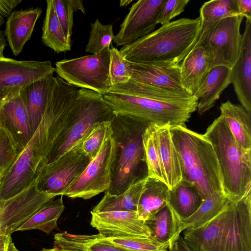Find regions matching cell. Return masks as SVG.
I'll use <instances>...</instances> for the list:
<instances>
[{
  "label": "cell",
  "instance_id": "836d02e7",
  "mask_svg": "<svg viewBox=\"0 0 251 251\" xmlns=\"http://www.w3.org/2000/svg\"><path fill=\"white\" fill-rule=\"evenodd\" d=\"M142 142L148 176L165 183L156 139L155 125L148 126L142 135Z\"/></svg>",
  "mask_w": 251,
  "mask_h": 251
},
{
  "label": "cell",
  "instance_id": "277c9868",
  "mask_svg": "<svg viewBox=\"0 0 251 251\" xmlns=\"http://www.w3.org/2000/svg\"><path fill=\"white\" fill-rule=\"evenodd\" d=\"M170 131L180 159L182 180L193 185L202 200L224 195L220 166L210 141L186 126H170Z\"/></svg>",
  "mask_w": 251,
  "mask_h": 251
},
{
  "label": "cell",
  "instance_id": "8992f818",
  "mask_svg": "<svg viewBox=\"0 0 251 251\" xmlns=\"http://www.w3.org/2000/svg\"><path fill=\"white\" fill-rule=\"evenodd\" d=\"M203 135L216 154L225 197L228 201H239L251 191V150H245L237 142L221 115Z\"/></svg>",
  "mask_w": 251,
  "mask_h": 251
},
{
  "label": "cell",
  "instance_id": "e0dca14e",
  "mask_svg": "<svg viewBox=\"0 0 251 251\" xmlns=\"http://www.w3.org/2000/svg\"><path fill=\"white\" fill-rule=\"evenodd\" d=\"M0 127L24 149L33 135L24 89L0 105Z\"/></svg>",
  "mask_w": 251,
  "mask_h": 251
},
{
  "label": "cell",
  "instance_id": "b9f144b4",
  "mask_svg": "<svg viewBox=\"0 0 251 251\" xmlns=\"http://www.w3.org/2000/svg\"><path fill=\"white\" fill-rule=\"evenodd\" d=\"M190 0H165L157 16V24L161 25L180 15L185 10Z\"/></svg>",
  "mask_w": 251,
  "mask_h": 251
},
{
  "label": "cell",
  "instance_id": "8d00e7d4",
  "mask_svg": "<svg viewBox=\"0 0 251 251\" xmlns=\"http://www.w3.org/2000/svg\"><path fill=\"white\" fill-rule=\"evenodd\" d=\"M104 238L110 243L130 251H168V243H162L152 237Z\"/></svg>",
  "mask_w": 251,
  "mask_h": 251
},
{
  "label": "cell",
  "instance_id": "ac0fdd59",
  "mask_svg": "<svg viewBox=\"0 0 251 251\" xmlns=\"http://www.w3.org/2000/svg\"><path fill=\"white\" fill-rule=\"evenodd\" d=\"M130 80L168 90L187 92L181 81L180 64L130 62Z\"/></svg>",
  "mask_w": 251,
  "mask_h": 251
},
{
  "label": "cell",
  "instance_id": "9c48e42d",
  "mask_svg": "<svg viewBox=\"0 0 251 251\" xmlns=\"http://www.w3.org/2000/svg\"><path fill=\"white\" fill-rule=\"evenodd\" d=\"M244 16L234 14L206 25L194 47H201L210 60L212 68L223 66L231 69L238 60L241 48L240 26Z\"/></svg>",
  "mask_w": 251,
  "mask_h": 251
},
{
  "label": "cell",
  "instance_id": "6da1fadb",
  "mask_svg": "<svg viewBox=\"0 0 251 251\" xmlns=\"http://www.w3.org/2000/svg\"><path fill=\"white\" fill-rule=\"evenodd\" d=\"M103 99L114 114L146 124L186 126L198 99L179 92L129 80L112 85Z\"/></svg>",
  "mask_w": 251,
  "mask_h": 251
},
{
  "label": "cell",
  "instance_id": "c3c4849f",
  "mask_svg": "<svg viewBox=\"0 0 251 251\" xmlns=\"http://www.w3.org/2000/svg\"><path fill=\"white\" fill-rule=\"evenodd\" d=\"M6 46V41L4 33L0 30V58L4 57L3 51Z\"/></svg>",
  "mask_w": 251,
  "mask_h": 251
},
{
  "label": "cell",
  "instance_id": "30bf717a",
  "mask_svg": "<svg viewBox=\"0 0 251 251\" xmlns=\"http://www.w3.org/2000/svg\"><path fill=\"white\" fill-rule=\"evenodd\" d=\"M110 47L98 54L88 55L55 63L58 76L76 87L92 90L102 95L110 88Z\"/></svg>",
  "mask_w": 251,
  "mask_h": 251
},
{
  "label": "cell",
  "instance_id": "9a60e30c",
  "mask_svg": "<svg viewBox=\"0 0 251 251\" xmlns=\"http://www.w3.org/2000/svg\"><path fill=\"white\" fill-rule=\"evenodd\" d=\"M165 0H139L132 4L113 41L117 46L130 44L154 30L159 8Z\"/></svg>",
  "mask_w": 251,
  "mask_h": 251
},
{
  "label": "cell",
  "instance_id": "7c38bea8",
  "mask_svg": "<svg viewBox=\"0 0 251 251\" xmlns=\"http://www.w3.org/2000/svg\"><path fill=\"white\" fill-rule=\"evenodd\" d=\"M114 149V141L110 136L99 154L90 160L86 169L66 189L63 196L88 200L106 191L110 184Z\"/></svg>",
  "mask_w": 251,
  "mask_h": 251
},
{
  "label": "cell",
  "instance_id": "4316f807",
  "mask_svg": "<svg viewBox=\"0 0 251 251\" xmlns=\"http://www.w3.org/2000/svg\"><path fill=\"white\" fill-rule=\"evenodd\" d=\"M54 79L55 77L51 75L34 82L24 88L33 134L38 128L44 114Z\"/></svg>",
  "mask_w": 251,
  "mask_h": 251
},
{
  "label": "cell",
  "instance_id": "2e32d148",
  "mask_svg": "<svg viewBox=\"0 0 251 251\" xmlns=\"http://www.w3.org/2000/svg\"><path fill=\"white\" fill-rule=\"evenodd\" d=\"M91 225L105 238L151 237L150 228L136 211L91 212Z\"/></svg>",
  "mask_w": 251,
  "mask_h": 251
},
{
  "label": "cell",
  "instance_id": "7a4b0ae2",
  "mask_svg": "<svg viewBox=\"0 0 251 251\" xmlns=\"http://www.w3.org/2000/svg\"><path fill=\"white\" fill-rule=\"evenodd\" d=\"M183 235L192 251H251V191L228 200L212 219Z\"/></svg>",
  "mask_w": 251,
  "mask_h": 251
},
{
  "label": "cell",
  "instance_id": "e575fe53",
  "mask_svg": "<svg viewBox=\"0 0 251 251\" xmlns=\"http://www.w3.org/2000/svg\"><path fill=\"white\" fill-rule=\"evenodd\" d=\"M239 14L236 0H212L204 2L200 9L201 25L216 22Z\"/></svg>",
  "mask_w": 251,
  "mask_h": 251
},
{
  "label": "cell",
  "instance_id": "ba28073f",
  "mask_svg": "<svg viewBox=\"0 0 251 251\" xmlns=\"http://www.w3.org/2000/svg\"><path fill=\"white\" fill-rule=\"evenodd\" d=\"M52 119L45 112L30 140L0 180V199L7 200L25 189L37 178L39 169L51 147Z\"/></svg>",
  "mask_w": 251,
  "mask_h": 251
},
{
  "label": "cell",
  "instance_id": "d6986e66",
  "mask_svg": "<svg viewBox=\"0 0 251 251\" xmlns=\"http://www.w3.org/2000/svg\"><path fill=\"white\" fill-rule=\"evenodd\" d=\"M231 83L241 105L251 114V19H246L239 58L231 68Z\"/></svg>",
  "mask_w": 251,
  "mask_h": 251
},
{
  "label": "cell",
  "instance_id": "52a82bcc",
  "mask_svg": "<svg viewBox=\"0 0 251 251\" xmlns=\"http://www.w3.org/2000/svg\"><path fill=\"white\" fill-rule=\"evenodd\" d=\"M114 115L103 95L89 89H79L67 123L41 165L56 160L82 144L95 127L102 122L111 121Z\"/></svg>",
  "mask_w": 251,
  "mask_h": 251
},
{
  "label": "cell",
  "instance_id": "7402d4cb",
  "mask_svg": "<svg viewBox=\"0 0 251 251\" xmlns=\"http://www.w3.org/2000/svg\"><path fill=\"white\" fill-rule=\"evenodd\" d=\"M169 125H156V139L165 184L172 189L182 180L181 167Z\"/></svg>",
  "mask_w": 251,
  "mask_h": 251
},
{
  "label": "cell",
  "instance_id": "4fadbf2b",
  "mask_svg": "<svg viewBox=\"0 0 251 251\" xmlns=\"http://www.w3.org/2000/svg\"><path fill=\"white\" fill-rule=\"evenodd\" d=\"M56 197L40 191L36 178L16 195L0 199V235H11L18 231L46 202Z\"/></svg>",
  "mask_w": 251,
  "mask_h": 251
},
{
  "label": "cell",
  "instance_id": "484cf974",
  "mask_svg": "<svg viewBox=\"0 0 251 251\" xmlns=\"http://www.w3.org/2000/svg\"><path fill=\"white\" fill-rule=\"evenodd\" d=\"M221 115L237 142L244 149L251 150V114L241 104L229 100L221 103Z\"/></svg>",
  "mask_w": 251,
  "mask_h": 251
},
{
  "label": "cell",
  "instance_id": "7bdbcfd3",
  "mask_svg": "<svg viewBox=\"0 0 251 251\" xmlns=\"http://www.w3.org/2000/svg\"><path fill=\"white\" fill-rule=\"evenodd\" d=\"M21 2V0H0V28L4 19L8 17L12 10Z\"/></svg>",
  "mask_w": 251,
  "mask_h": 251
},
{
  "label": "cell",
  "instance_id": "ffe728a7",
  "mask_svg": "<svg viewBox=\"0 0 251 251\" xmlns=\"http://www.w3.org/2000/svg\"><path fill=\"white\" fill-rule=\"evenodd\" d=\"M42 10L39 7L12 11L6 22L4 35L13 54L18 56L30 39Z\"/></svg>",
  "mask_w": 251,
  "mask_h": 251
},
{
  "label": "cell",
  "instance_id": "cb8c5ba5",
  "mask_svg": "<svg viewBox=\"0 0 251 251\" xmlns=\"http://www.w3.org/2000/svg\"><path fill=\"white\" fill-rule=\"evenodd\" d=\"M170 190L163 182L148 176L138 203V218L144 222L152 219L168 204Z\"/></svg>",
  "mask_w": 251,
  "mask_h": 251
},
{
  "label": "cell",
  "instance_id": "d590c367",
  "mask_svg": "<svg viewBox=\"0 0 251 251\" xmlns=\"http://www.w3.org/2000/svg\"><path fill=\"white\" fill-rule=\"evenodd\" d=\"M91 26L90 36L85 51L92 54H98L106 47L112 45L115 37L113 25H103L96 19L91 24Z\"/></svg>",
  "mask_w": 251,
  "mask_h": 251
},
{
  "label": "cell",
  "instance_id": "1f68e13d",
  "mask_svg": "<svg viewBox=\"0 0 251 251\" xmlns=\"http://www.w3.org/2000/svg\"><path fill=\"white\" fill-rule=\"evenodd\" d=\"M62 196L46 202L18 231L39 229L49 234L57 226V221L65 209Z\"/></svg>",
  "mask_w": 251,
  "mask_h": 251
},
{
  "label": "cell",
  "instance_id": "7dc6e473",
  "mask_svg": "<svg viewBox=\"0 0 251 251\" xmlns=\"http://www.w3.org/2000/svg\"><path fill=\"white\" fill-rule=\"evenodd\" d=\"M70 4L73 8L75 12L80 10L83 14H85L86 11L83 4L82 0H69Z\"/></svg>",
  "mask_w": 251,
  "mask_h": 251
},
{
  "label": "cell",
  "instance_id": "681fc988",
  "mask_svg": "<svg viewBox=\"0 0 251 251\" xmlns=\"http://www.w3.org/2000/svg\"><path fill=\"white\" fill-rule=\"evenodd\" d=\"M132 0H121L120 2V5L121 6H126L129 4Z\"/></svg>",
  "mask_w": 251,
  "mask_h": 251
},
{
  "label": "cell",
  "instance_id": "5bb4252c",
  "mask_svg": "<svg viewBox=\"0 0 251 251\" xmlns=\"http://www.w3.org/2000/svg\"><path fill=\"white\" fill-rule=\"evenodd\" d=\"M50 61L17 60L0 58V105L29 84L53 75Z\"/></svg>",
  "mask_w": 251,
  "mask_h": 251
},
{
  "label": "cell",
  "instance_id": "ee69618b",
  "mask_svg": "<svg viewBox=\"0 0 251 251\" xmlns=\"http://www.w3.org/2000/svg\"><path fill=\"white\" fill-rule=\"evenodd\" d=\"M0 251H19L12 241L11 235H0Z\"/></svg>",
  "mask_w": 251,
  "mask_h": 251
},
{
  "label": "cell",
  "instance_id": "44dd1931",
  "mask_svg": "<svg viewBox=\"0 0 251 251\" xmlns=\"http://www.w3.org/2000/svg\"><path fill=\"white\" fill-rule=\"evenodd\" d=\"M180 66L183 87L190 95L195 96L212 69L210 59L202 47H194Z\"/></svg>",
  "mask_w": 251,
  "mask_h": 251
},
{
  "label": "cell",
  "instance_id": "bcb514c9",
  "mask_svg": "<svg viewBox=\"0 0 251 251\" xmlns=\"http://www.w3.org/2000/svg\"><path fill=\"white\" fill-rule=\"evenodd\" d=\"M172 251H192L184 241L182 236H179L175 242Z\"/></svg>",
  "mask_w": 251,
  "mask_h": 251
},
{
  "label": "cell",
  "instance_id": "83f0119b",
  "mask_svg": "<svg viewBox=\"0 0 251 251\" xmlns=\"http://www.w3.org/2000/svg\"><path fill=\"white\" fill-rule=\"evenodd\" d=\"M202 198L196 187L184 180L170 190L169 204L178 220L188 218L199 207Z\"/></svg>",
  "mask_w": 251,
  "mask_h": 251
},
{
  "label": "cell",
  "instance_id": "f6af8a7d",
  "mask_svg": "<svg viewBox=\"0 0 251 251\" xmlns=\"http://www.w3.org/2000/svg\"><path fill=\"white\" fill-rule=\"evenodd\" d=\"M239 14L251 19V0H236Z\"/></svg>",
  "mask_w": 251,
  "mask_h": 251
},
{
  "label": "cell",
  "instance_id": "f907efd6",
  "mask_svg": "<svg viewBox=\"0 0 251 251\" xmlns=\"http://www.w3.org/2000/svg\"><path fill=\"white\" fill-rule=\"evenodd\" d=\"M39 251H59V250L56 248L54 247L52 249H42L41 250Z\"/></svg>",
  "mask_w": 251,
  "mask_h": 251
},
{
  "label": "cell",
  "instance_id": "60d3db41",
  "mask_svg": "<svg viewBox=\"0 0 251 251\" xmlns=\"http://www.w3.org/2000/svg\"><path fill=\"white\" fill-rule=\"evenodd\" d=\"M56 15L64 34L71 43L75 12L69 0H53Z\"/></svg>",
  "mask_w": 251,
  "mask_h": 251
},
{
  "label": "cell",
  "instance_id": "5b68a950",
  "mask_svg": "<svg viewBox=\"0 0 251 251\" xmlns=\"http://www.w3.org/2000/svg\"><path fill=\"white\" fill-rule=\"evenodd\" d=\"M111 123L115 149L110 184L105 192L119 195L148 176L142 135L149 125L117 114Z\"/></svg>",
  "mask_w": 251,
  "mask_h": 251
},
{
  "label": "cell",
  "instance_id": "74e56055",
  "mask_svg": "<svg viewBox=\"0 0 251 251\" xmlns=\"http://www.w3.org/2000/svg\"><path fill=\"white\" fill-rule=\"evenodd\" d=\"M112 134L111 121L102 122L94 127L82 143V149L90 160L97 156L106 139Z\"/></svg>",
  "mask_w": 251,
  "mask_h": 251
},
{
  "label": "cell",
  "instance_id": "ab89813d",
  "mask_svg": "<svg viewBox=\"0 0 251 251\" xmlns=\"http://www.w3.org/2000/svg\"><path fill=\"white\" fill-rule=\"evenodd\" d=\"M131 74L129 62L124 58L119 50L111 45L109 65L110 86L128 81Z\"/></svg>",
  "mask_w": 251,
  "mask_h": 251
},
{
  "label": "cell",
  "instance_id": "f35d334b",
  "mask_svg": "<svg viewBox=\"0 0 251 251\" xmlns=\"http://www.w3.org/2000/svg\"><path fill=\"white\" fill-rule=\"evenodd\" d=\"M22 149L0 127V180L15 162Z\"/></svg>",
  "mask_w": 251,
  "mask_h": 251
},
{
  "label": "cell",
  "instance_id": "f1b7e54d",
  "mask_svg": "<svg viewBox=\"0 0 251 251\" xmlns=\"http://www.w3.org/2000/svg\"><path fill=\"white\" fill-rule=\"evenodd\" d=\"M146 178L135 183L119 195L105 192V195L92 212L136 211L138 203Z\"/></svg>",
  "mask_w": 251,
  "mask_h": 251
},
{
  "label": "cell",
  "instance_id": "d4e9b609",
  "mask_svg": "<svg viewBox=\"0 0 251 251\" xmlns=\"http://www.w3.org/2000/svg\"><path fill=\"white\" fill-rule=\"evenodd\" d=\"M54 246L59 251H130L106 241L100 234L78 235L66 231L54 236Z\"/></svg>",
  "mask_w": 251,
  "mask_h": 251
},
{
  "label": "cell",
  "instance_id": "3957f363",
  "mask_svg": "<svg viewBox=\"0 0 251 251\" xmlns=\"http://www.w3.org/2000/svg\"><path fill=\"white\" fill-rule=\"evenodd\" d=\"M201 30L200 17L182 18L164 24L119 50L136 63L180 64L197 42Z\"/></svg>",
  "mask_w": 251,
  "mask_h": 251
},
{
  "label": "cell",
  "instance_id": "f546056e",
  "mask_svg": "<svg viewBox=\"0 0 251 251\" xmlns=\"http://www.w3.org/2000/svg\"><path fill=\"white\" fill-rule=\"evenodd\" d=\"M42 27V41L57 53L71 50V43L67 40L56 13L53 0H48Z\"/></svg>",
  "mask_w": 251,
  "mask_h": 251
},
{
  "label": "cell",
  "instance_id": "8fae6325",
  "mask_svg": "<svg viewBox=\"0 0 251 251\" xmlns=\"http://www.w3.org/2000/svg\"><path fill=\"white\" fill-rule=\"evenodd\" d=\"M90 160L83 151L82 144L74 147L56 160L40 167L37 176L38 189L55 196H63Z\"/></svg>",
  "mask_w": 251,
  "mask_h": 251
},
{
  "label": "cell",
  "instance_id": "603a6c76",
  "mask_svg": "<svg viewBox=\"0 0 251 251\" xmlns=\"http://www.w3.org/2000/svg\"><path fill=\"white\" fill-rule=\"evenodd\" d=\"M231 69L218 66L211 69L195 97L198 99L197 110L203 114L211 109L223 92L231 84Z\"/></svg>",
  "mask_w": 251,
  "mask_h": 251
},
{
  "label": "cell",
  "instance_id": "4dcf8cb0",
  "mask_svg": "<svg viewBox=\"0 0 251 251\" xmlns=\"http://www.w3.org/2000/svg\"><path fill=\"white\" fill-rule=\"evenodd\" d=\"M178 218L168 203L154 216L145 223L150 228L151 237L162 243L169 244V250L172 251L176 240V234Z\"/></svg>",
  "mask_w": 251,
  "mask_h": 251
},
{
  "label": "cell",
  "instance_id": "d6a6232c",
  "mask_svg": "<svg viewBox=\"0 0 251 251\" xmlns=\"http://www.w3.org/2000/svg\"><path fill=\"white\" fill-rule=\"evenodd\" d=\"M228 200L224 195L218 194L202 201L197 210L190 216L177 220L176 239L186 229L196 228L215 217L224 207Z\"/></svg>",
  "mask_w": 251,
  "mask_h": 251
}]
</instances>
